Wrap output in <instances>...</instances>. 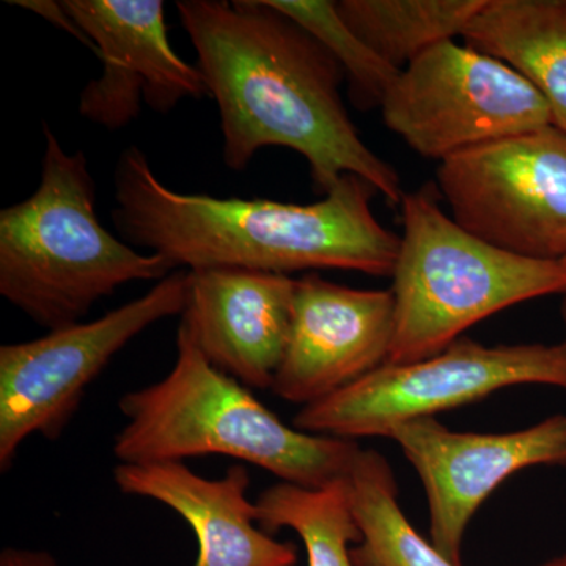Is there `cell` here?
Listing matches in <instances>:
<instances>
[{
  "label": "cell",
  "instance_id": "obj_1",
  "mask_svg": "<svg viewBox=\"0 0 566 566\" xmlns=\"http://www.w3.org/2000/svg\"><path fill=\"white\" fill-rule=\"evenodd\" d=\"M175 6L218 104L230 170L243 172L263 148H290L307 161L319 192L356 175L401 205L400 175L360 139L342 99L344 70L319 41L270 0Z\"/></svg>",
  "mask_w": 566,
  "mask_h": 566
},
{
  "label": "cell",
  "instance_id": "obj_2",
  "mask_svg": "<svg viewBox=\"0 0 566 566\" xmlns=\"http://www.w3.org/2000/svg\"><path fill=\"white\" fill-rule=\"evenodd\" d=\"M112 221L123 240L169 260L177 270L237 268L289 275L345 270L392 275L400 234L371 211L376 192L356 175L311 205L219 199L174 191L139 147L115 167Z\"/></svg>",
  "mask_w": 566,
  "mask_h": 566
},
{
  "label": "cell",
  "instance_id": "obj_3",
  "mask_svg": "<svg viewBox=\"0 0 566 566\" xmlns=\"http://www.w3.org/2000/svg\"><path fill=\"white\" fill-rule=\"evenodd\" d=\"M43 136L39 188L0 211V294L52 331L81 323L123 285L180 270L104 229L87 156L66 151L48 123Z\"/></svg>",
  "mask_w": 566,
  "mask_h": 566
},
{
  "label": "cell",
  "instance_id": "obj_4",
  "mask_svg": "<svg viewBox=\"0 0 566 566\" xmlns=\"http://www.w3.org/2000/svg\"><path fill=\"white\" fill-rule=\"evenodd\" d=\"M118 408L126 419L114 438L118 464L222 455L282 482L322 488L344 479L360 450L356 441L283 423L248 387L212 367L181 327L172 370L155 385L123 395Z\"/></svg>",
  "mask_w": 566,
  "mask_h": 566
},
{
  "label": "cell",
  "instance_id": "obj_5",
  "mask_svg": "<svg viewBox=\"0 0 566 566\" xmlns=\"http://www.w3.org/2000/svg\"><path fill=\"white\" fill-rule=\"evenodd\" d=\"M401 219L389 364L427 359L488 316L566 294L564 260L527 259L486 243L442 211L431 186L405 193Z\"/></svg>",
  "mask_w": 566,
  "mask_h": 566
},
{
  "label": "cell",
  "instance_id": "obj_6",
  "mask_svg": "<svg viewBox=\"0 0 566 566\" xmlns=\"http://www.w3.org/2000/svg\"><path fill=\"white\" fill-rule=\"evenodd\" d=\"M526 385L566 389V342L486 346L458 338L434 356L387 363L340 392L304 406L293 427L345 441L389 438L400 424L434 419L506 387Z\"/></svg>",
  "mask_w": 566,
  "mask_h": 566
},
{
  "label": "cell",
  "instance_id": "obj_7",
  "mask_svg": "<svg viewBox=\"0 0 566 566\" xmlns=\"http://www.w3.org/2000/svg\"><path fill=\"white\" fill-rule=\"evenodd\" d=\"M186 296L188 271H175L95 322L0 346V471L32 436L61 438L107 364L153 324L181 315Z\"/></svg>",
  "mask_w": 566,
  "mask_h": 566
},
{
  "label": "cell",
  "instance_id": "obj_8",
  "mask_svg": "<svg viewBox=\"0 0 566 566\" xmlns=\"http://www.w3.org/2000/svg\"><path fill=\"white\" fill-rule=\"evenodd\" d=\"M385 125L442 163L490 142L553 125L542 93L499 59L450 40L400 71L381 104Z\"/></svg>",
  "mask_w": 566,
  "mask_h": 566
},
{
  "label": "cell",
  "instance_id": "obj_9",
  "mask_svg": "<svg viewBox=\"0 0 566 566\" xmlns=\"http://www.w3.org/2000/svg\"><path fill=\"white\" fill-rule=\"evenodd\" d=\"M452 218L495 248L566 259V132L549 125L439 163Z\"/></svg>",
  "mask_w": 566,
  "mask_h": 566
},
{
  "label": "cell",
  "instance_id": "obj_10",
  "mask_svg": "<svg viewBox=\"0 0 566 566\" xmlns=\"http://www.w3.org/2000/svg\"><path fill=\"white\" fill-rule=\"evenodd\" d=\"M422 480L430 542L461 566L465 531L509 476L534 465L566 464V416L510 433H464L436 419L400 424L389 436Z\"/></svg>",
  "mask_w": 566,
  "mask_h": 566
},
{
  "label": "cell",
  "instance_id": "obj_11",
  "mask_svg": "<svg viewBox=\"0 0 566 566\" xmlns=\"http://www.w3.org/2000/svg\"><path fill=\"white\" fill-rule=\"evenodd\" d=\"M102 61L80 96V114L109 132L139 118L142 104L169 114L208 95L202 73L170 44L163 0H62Z\"/></svg>",
  "mask_w": 566,
  "mask_h": 566
},
{
  "label": "cell",
  "instance_id": "obj_12",
  "mask_svg": "<svg viewBox=\"0 0 566 566\" xmlns=\"http://www.w3.org/2000/svg\"><path fill=\"white\" fill-rule=\"evenodd\" d=\"M392 290H357L308 273L297 279L289 342L273 387L308 406L340 392L389 359Z\"/></svg>",
  "mask_w": 566,
  "mask_h": 566
},
{
  "label": "cell",
  "instance_id": "obj_13",
  "mask_svg": "<svg viewBox=\"0 0 566 566\" xmlns=\"http://www.w3.org/2000/svg\"><path fill=\"white\" fill-rule=\"evenodd\" d=\"M294 290L290 275L188 271L180 327L212 367L248 389H271L289 342Z\"/></svg>",
  "mask_w": 566,
  "mask_h": 566
},
{
  "label": "cell",
  "instance_id": "obj_14",
  "mask_svg": "<svg viewBox=\"0 0 566 566\" xmlns=\"http://www.w3.org/2000/svg\"><path fill=\"white\" fill-rule=\"evenodd\" d=\"M114 480L123 494L169 506L196 535L193 566H296L293 543H283L256 526L249 499L251 476L233 464L221 479H205L185 463L118 464Z\"/></svg>",
  "mask_w": 566,
  "mask_h": 566
},
{
  "label": "cell",
  "instance_id": "obj_15",
  "mask_svg": "<svg viewBox=\"0 0 566 566\" xmlns=\"http://www.w3.org/2000/svg\"><path fill=\"white\" fill-rule=\"evenodd\" d=\"M463 39L526 77L566 132V0H488Z\"/></svg>",
  "mask_w": 566,
  "mask_h": 566
},
{
  "label": "cell",
  "instance_id": "obj_16",
  "mask_svg": "<svg viewBox=\"0 0 566 566\" xmlns=\"http://www.w3.org/2000/svg\"><path fill=\"white\" fill-rule=\"evenodd\" d=\"M345 482L360 532V542L352 547L354 565L458 566L409 523L392 468L381 453L360 449Z\"/></svg>",
  "mask_w": 566,
  "mask_h": 566
},
{
  "label": "cell",
  "instance_id": "obj_17",
  "mask_svg": "<svg viewBox=\"0 0 566 566\" xmlns=\"http://www.w3.org/2000/svg\"><path fill=\"white\" fill-rule=\"evenodd\" d=\"M488 0H340L338 13L385 61L403 70L461 35Z\"/></svg>",
  "mask_w": 566,
  "mask_h": 566
},
{
  "label": "cell",
  "instance_id": "obj_18",
  "mask_svg": "<svg viewBox=\"0 0 566 566\" xmlns=\"http://www.w3.org/2000/svg\"><path fill=\"white\" fill-rule=\"evenodd\" d=\"M256 521L268 534L292 528L304 543L308 566H356L352 545L360 532L345 476L322 488L281 482L255 501Z\"/></svg>",
  "mask_w": 566,
  "mask_h": 566
},
{
  "label": "cell",
  "instance_id": "obj_19",
  "mask_svg": "<svg viewBox=\"0 0 566 566\" xmlns=\"http://www.w3.org/2000/svg\"><path fill=\"white\" fill-rule=\"evenodd\" d=\"M275 9L323 44L344 70L352 99L359 109L381 107L401 70L376 54L340 17L329 0H270Z\"/></svg>",
  "mask_w": 566,
  "mask_h": 566
},
{
  "label": "cell",
  "instance_id": "obj_20",
  "mask_svg": "<svg viewBox=\"0 0 566 566\" xmlns=\"http://www.w3.org/2000/svg\"><path fill=\"white\" fill-rule=\"evenodd\" d=\"M10 6L21 7V9L31 10L44 20L50 21L55 28L62 29L74 39L80 40L84 46L95 54L92 41L85 36V33L77 28L76 22L70 17L63 2H55V0H10Z\"/></svg>",
  "mask_w": 566,
  "mask_h": 566
},
{
  "label": "cell",
  "instance_id": "obj_21",
  "mask_svg": "<svg viewBox=\"0 0 566 566\" xmlns=\"http://www.w3.org/2000/svg\"><path fill=\"white\" fill-rule=\"evenodd\" d=\"M0 566H59L46 551L7 547L0 554Z\"/></svg>",
  "mask_w": 566,
  "mask_h": 566
},
{
  "label": "cell",
  "instance_id": "obj_22",
  "mask_svg": "<svg viewBox=\"0 0 566 566\" xmlns=\"http://www.w3.org/2000/svg\"><path fill=\"white\" fill-rule=\"evenodd\" d=\"M536 566H566V553L560 556L551 558V560L543 562V564Z\"/></svg>",
  "mask_w": 566,
  "mask_h": 566
},
{
  "label": "cell",
  "instance_id": "obj_23",
  "mask_svg": "<svg viewBox=\"0 0 566 566\" xmlns=\"http://www.w3.org/2000/svg\"><path fill=\"white\" fill-rule=\"evenodd\" d=\"M562 318H564L565 331H566V294H564V301H562Z\"/></svg>",
  "mask_w": 566,
  "mask_h": 566
},
{
  "label": "cell",
  "instance_id": "obj_24",
  "mask_svg": "<svg viewBox=\"0 0 566 566\" xmlns=\"http://www.w3.org/2000/svg\"><path fill=\"white\" fill-rule=\"evenodd\" d=\"M564 262L566 263V259L564 260Z\"/></svg>",
  "mask_w": 566,
  "mask_h": 566
}]
</instances>
